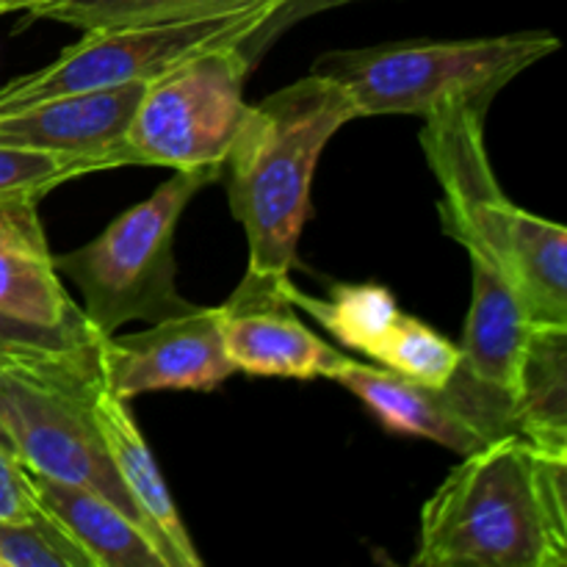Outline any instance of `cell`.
<instances>
[{"label": "cell", "instance_id": "cell-1", "mask_svg": "<svg viewBox=\"0 0 567 567\" xmlns=\"http://www.w3.org/2000/svg\"><path fill=\"white\" fill-rule=\"evenodd\" d=\"M419 567H565L567 454L504 435L443 480L421 509Z\"/></svg>", "mask_w": 567, "mask_h": 567}, {"label": "cell", "instance_id": "cell-2", "mask_svg": "<svg viewBox=\"0 0 567 567\" xmlns=\"http://www.w3.org/2000/svg\"><path fill=\"white\" fill-rule=\"evenodd\" d=\"M360 120L343 86L324 75L299 78L258 105H247L230 144L227 197L249 247V280L280 286L297 264L310 214V186L330 138Z\"/></svg>", "mask_w": 567, "mask_h": 567}, {"label": "cell", "instance_id": "cell-3", "mask_svg": "<svg viewBox=\"0 0 567 567\" xmlns=\"http://www.w3.org/2000/svg\"><path fill=\"white\" fill-rule=\"evenodd\" d=\"M424 120L421 144L443 188V230L502 271L535 324H567V230L502 192L485 150V109L452 103Z\"/></svg>", "mask_w": 567, "mask_h": 567}, {"label": "cell", "instance_id": "cell-4", "mask_svg": "<svg viewBox=\"0 0 567 567\" xmlns=\"http://www.w3.org/2000/svg\"><path fill=\"white\" fill-rule=\"evenodd\" d=\"M559 50L551 31L474 39H402L360 50H332L316 59V75L349 92L360 116H430L452 103L480 105L532 64Z\"/></svg>", "mask_w": 567, "mask_h": 567}, {"label": "cell", "instance_id": "cell-5", "mask_svg": "<svg viewBox=\"0 0 567 567\" xmlns=\"http://www.w3.org/2000/svg\"><path fill=\"white\" fill-rule=\"evenodd\" d=\"M221 169H175L153 197L116 216L92 241L55 255L59 275L81 288V310L100 338L131 321L155 324L194 308L175 286V230L194 194L219 181Z\"/></svg>", "mask_w": 567, "mask_h": 567}, {"label": "cell", "instance_id": "cell-6", "mask_svg": "<svg viewBox=\"0 0 567 567\" xmlns=\"http://www.w3.org/2000/svg\"><path fill=\"white\" fill-rule=\"evenodd\" d=\"M249 64L238 44L210 48L144 86L125 136L111 153V169L225 166L247 114Z\"/></svg>", "mask_w": 567, "mask_h": 567}, {"label": "cell", "instance_id": "cell-7", "mask_svg": "<svg viewBox=\"0 0 567 567\" xmlns=\"http://www.w3.org/2000/svg\"><path fill=\"white\" fill-rule=\"evenodd\" d=\"M280 0H260L244 9L155 25L81 31L83 37L48 66L0 86V116L64 94L150 83L192 55L225 44H241Z\"/></svg>", "mask_w": 567, "mask_h": 567}, {"label": "cell", "instance_id": "cell-8", "mask_svg": "<svg viewBox=\"0 0 567 567\" xmlns=\"http://www.w3.org/2000/svg\"><path fill=\"white\" fill-rule=\"evenodd\" d=\"M0 421L9 435L11 452L25 468L66 485L86 487L144 526L111 463L89 399L0 371Z\"/></svg>", "mask_w": 567, "mask_h": 567}, {"label": "cell", "instance_id": "cell-9", "mask_svg": "<svg viewBox=\"0 0 567 567\" xmlns=\"http://www.w3.org/2000/svg\"><path fill=\"white\" fill-rule=\"evenodd\" d=\"M336 382L352 391L391 432L426 437L460 457L504 435H518L507 393L482 385L463 369H457L449 385L430 388L382 365L349 358Z\"/></svg>", "mask_w": 567, "mask_h": 567}, {"label": "cell", "instance_id": "cell-10", "mask_svg": "<svg viewBox=\"0 0 567 567\" xmlns=\"http://www.w3.org/2000/svg\"><path fill=\"white\" fill-rule=\"evenodd\" d=\"M103 388L116 399L155 391H214L236 374L221 341V310L197 308L97 347Z\"/></svg>", "mask_w": 567, "mask_h": 567}, {"label": "cell", "instance_id": "cell-11", "mask_svg": "<svg viewBox=\"0 0 567 567\" xmlns=\"http://www.w3.org/2000/svg\"><path fill=\"white\" fill-rule=\"evenodd\" d=\"M221 341L233 369L249 377L336 380L349 354L299 321L280 286L244 277L221 305Z\"/></svg>", "mask_w": 567, "mask_h": 567}, {"label": "cell", "instance_id": "cell-12", "mask_svg": "<svg viewBox=\"0 0 567 567\" xmlns=\"http://www.w3.org/2000/svg\"><path fill=\"white\" fill-rule=\"evenodd\" d=\"M144 86L147 83L64 94L11 111L0 116V144L50 155H83L105 172L111 169V153L125 136Z\"/></svg>", "mask_w": 567, "mask_h": 567}, {"label": "cell", "instance_id": "cell-13", "mask_svg": "<svg viewBox=\"0 0 567 567\" xmlns=\"http://www.w3.org/2000/svg\"><path fill=\"white\" fill-rule=\"evenodd\" d=\"M0 310L37 324L94 332L61 282L33 197L0 199Z\"/></svg>", "mask_w": 567, "mask_h": 567}, {"label": "cell", "instance_id": "cell-14", "mask_svg": "<svg viewBox=\"0 0 567 567\" xmlns=\"http://www.w3.org/2000/svg\"><path fill=\"white\" fill-rule=\"evenodd\" d=\"M22 471L39 518L59 532L89 567H169L147 529L109 498L50 480L25 465Z\"/></svg>", "mask_w": 567, "mask_h": 567}, {"label": "cell", "instance_id": "cell-15", "mask_svg": "<svg viewBox=\"0 0 567 567\" xmlns=\"http://www.w3.org/2000/svg\"><path fill=\"white\" fill-rule=\"evenodd\" d=\"M92 415L103 435L105 449L111 454L116 474L125 485L127 496L136 504L144 526L155 537L161 551L166 554L172 567H199L203 557L194 548L192 535L186 532L181 513L172 502L166 482L161 476L158 463L133 419L125 399H116L105 388H100L92 399Z\"/></svg>", "mask_w": 567, "mask_h": 567}, {"label": "cell", "instance_id": "cell-16", "mask_svg": "<svg viewBox=\"0 0 567 567\" xmlns=\"http://www.w3.org/2000/svg\"><path fill=\"white\" fill-rule=\"evenodd\" d=\"M471 310L457 343L460 369L509 396L535 321L496 266L471 255Z\"/></svg>", "mask_w": 567, "mask_h": 567}, {"label": "cell", "instance_id": "cell-17", "mask_svg": "<svg viewBox=\"0 0 567 567\" xmlns=\"http://www.w3.org/2000/svg\"><path fill=\"white\" fill-rule=\"evenodd\" d=\"M94 332L37 324L0 310V371L92 402L103 388Z\"/></svg>", "mask_w": 567, "mask_h": 567}, {"label": "cell", "instance_id": "cell-18", "mask_svg": "<svg viewBox=\"0 0 567 567\" xmlns=\"http://www.w3.org/2000/svg\"><path fill=\"white\" fill-rule=\"evenodd\" d=\"M518 435L567 454V324H535L509 393Z\"/></svg>", "mask_w": 567, "mask_h": 567}, {"label": "cell", "instance_id": "cell-19", "mask_svg": "<svg viewBox=\"0 0 567 567\" xmlns=\"http://www.w3.org/2000/svg\"><path fill=\"white\" fill-rule=\"evenodd\" d=\"M282 293L293 305V310H305L341 347L363 352L371 360L380 352L382 341L402 316L396 297L388 288L371 286V282H363V286H332L330 297L316 299L293 288L291 280H286L282 282Z\"/></svg>", "mask_w": 567, "mask_h": 567}, {"label": "cell", "instance_id": "cell-20", "mask_svg": "<svg viewBox=\"0 0 567 567\" xmlns=\"http://www.w3.org/2000/svg\"><path fill=\"white\" fill-rule=\"evenodd\" d=\"M260 0H37L25 9L33 20H53L78 31L183 22L244 9Z\"/></svg>", "mask_w": 567, "mask_h": 567}, {"label": "cell", "instance_id": "cell-21", "mask_svg": "<svg viewBox=\"0 0 567 567\" xmlns=\"http://www.w3.org/2000/svg\"><path fill=\"white\" fill-rule=\"evenodd\" d=\"M374 363L419 385L443 388L457 374L460 347L421 319L402 313L374 354Z\"/></svg>", "mask_w": 567, "mask_h": 567}, {"label": "cell", "instance_id": "cell-22", "mask_svg": "<svg viewBox=\"0 0 567 567\" xmlns=\"http://www.w3.org/2000/svg\"><path fill=\"white\" fill-rule=\"evenodd\" d=\"M100 172L92 158L83 155H50L37 150L3 147L0 144V199L33 197L42 199L61 183Z\"/></svg>", "mask_w": 567, "mask_h": 567}, {"label": "cell", "instance_id": "cell-23", "mask_svg": "<svg viewBox=\"0 0 567 567\" xmlns=\"http://www.w3.org/2000/svg\"><path fill=\"white\" fill-rule=\"evenodd\" d=\"M0 563L3 567H89L42 518L28 526L0 524Z\"/></svg>", "mask_w": 567, "mask_h": 567}, {"label": "cell", "instance_id": "cell-24", "mask_svg": "<svg viewBox=\"0 0 567 567\" xmlns=\"http://www.w3.org/2000/svg\"><path fill=\"white\" fill-rule=\"evenodd\" d=\"M347 3H358V0H280L277 9L244 39L238 48H241L244 59L255 66V61L266 53V50L275 44V39L280 33H286L288 28L297 25V22L308 20V17L321 14V11H330L338 9V6H347Z\"/></svg>", "mask_w": 567, "mask_h": 567}, {"label": "cell", "instance_id": "cell-25", "mask_svg": "<svg viewBox=\"0 0 567 567\" xmlns=\"http://www.w3.org/2000/svg\"><path fill=\"white\" fill-rule=\"evenodd\" d=\"M37 520L39 513L33 507L22 463L9 449L0 446V524L28 526Z\"/></svg>", "mask_w": 567, "mask_h": 567}, {"label": "cell", "instance_id": "cell-26", "mask_svg": "<svg viewBox=\"0 0 567 567\" xmlns=\"http://www.w3.org/2000/svg\"><path fill=\"white\" fill-rule=\"evenodd\" d=\"M11 11H17L14 0H0V14H11Z\"/></svg>", "mask_w": 567, "mask_h": 567}, {"label": "cell", "instance_id": "cell-27", "mask_svg": "<svg viewBox=\"0 0 567 567\" xmlns=\"http://www.w3.org/2000/svg\"><path fill=\"white\" fill-rule=\"evenodd\" d=\"M0 446H3V449H9V452H11V443H9V435H6V426H3V421H0ZM11 454H14V452H11Z\"/></svg>", "mask_w": 567, "mask_h": 567}, {"label": "cell", "instance_id": "cell-28", "mask_svg": "<svg viewBox=\"0 0 567 567\" xmlns=\"http://www.w3.org/2000/svg\"><path fill=\"white\" fill-rule=\"evenodd\" d=\"M31 3H37V0H14V6H17V11H25L28 6Z\"/></svg>", "mask_w": 567, "mask_h": 567}, {"label": "cell", "instance_id": "cell-29", "mask_svg": "<svg viewBox=\"0 0 567 567\" xmlns=\"http://www.w3.org/2000/svg\"><path fill=\"white\" fill-rule=\"evenodd\" d=\"M0 567H3V563H0Z\"/></svg>", "mask_w": 567, "mask_h": 567}]
</instances>
